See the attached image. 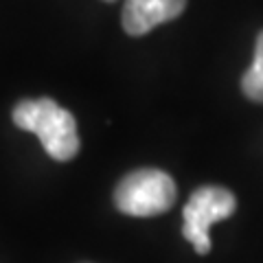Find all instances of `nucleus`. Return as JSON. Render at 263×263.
<instances>
[{
    "mask_svg": "<svg viewBox=\"0 0 263 263\" xmlns=\"http://www.w3.org/2000/svg\"><path fill=\"white\" fill-rule=\"evenodd\" d=\"M13 123L35 134L44 152L57 162L72 160L81 147L75 117L48 97L20 101L13 108Z\"/></svg>",
    "mask_w": 263,
    "mask_h": 263,
    "instance_id": "f257e3e1",
    "label": "nucleus"
},
{
    "mask_svg": "<svg viewBox=\"0 0 263 263\" xmlns=\"http://www.w3.org/2000/svg\"><path fill=\"white\" fill-rule=\"evenodd\" d=\"M178 189L167 171L136 169L121 180L114 189V204L123 215L156 217L176 204Z\"/></svg>",
    "mask_w": 263,
    "mask_h": 263,
    "instance_id": "f03ea898",
    "label": "nucleus"
},
{
    "mask_svg": "<svg viewBox=\"0 0 263 263\" xmlns=\"http://www.w3.org/2000/svg\"><path fill=\"white\" fill-rule=\"evenodd\" d=\"M235 211L237 200L233 191L224 186L195 189L182 211V237L193 246L197 254H209L213 224L228 219Z\"/></svg>",
    "mask_w": 263,
    "mask_h": 263,
    "instance_id": "7ed1b4c3",
    "label": "nucleus"
},
{
    "mask_svg": "<svg viewBox=\"0 0 263 263\" xmlns=\"http://www.w3.org/2000/svg\"><path fill=\"white\" fill-rule=\"evenodd\" d=\"M184 7L186 0H125L123 29L129 35H145L158 24L176 20Z\"/></svg>",
    "mask_w": 263,
    "mask_h": 263,
    "instance_id": "20e7f679",
    "label": "nucleus"
},
{
    "mask_svg": "<svg viewBox=\"0 0 263 263\" xmlns=\"http://www.w3.org/2000/svg\"><path fill=\"white\" fill-rule=\"evenodd\" d=\"M241 90L250 101L263 103V31L259 33L257 44H254V60L241 77Z\"/></svg>",
    "mask_w": 263,
    "mask_h": 263,
    "instance_id": "39448f33",
    "label": "nucleus"
},
{
    "mask_svg": "<svg viewBox=\"0 0 263 263\" xmlns=\"http://www.w3.org/2000/svg\"><path fill=\"white\" fill-rule=\"evenodd\" d=\"M108 3H114V0H108Z\"/></svg>",
    "mask_w": 263,
    "mask_h": 263,
    "instance_id": "423d86ee",
    "label": "nucleus"
}]
</instances>
